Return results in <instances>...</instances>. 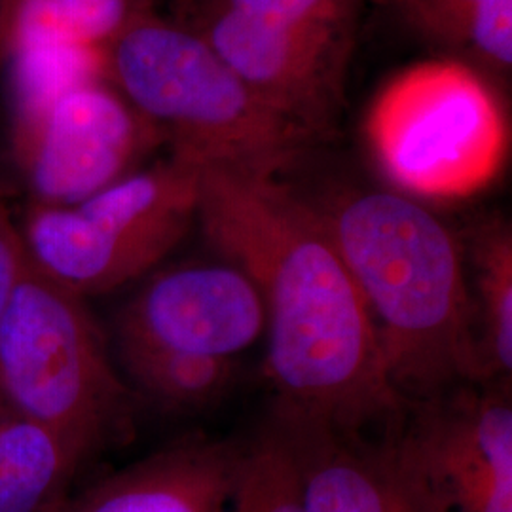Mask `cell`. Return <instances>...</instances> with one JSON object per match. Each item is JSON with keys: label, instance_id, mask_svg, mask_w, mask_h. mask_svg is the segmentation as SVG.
Wrapping results in <instances>:
<instances>
[{"label": "cell", "instance_id": "14", "mask_svg": "<svg viewBox=\"0 0 512 512\" xmlns=\"http://www.w3.org/2000/svg\"><path fill=\"white\" fill-rule=\"evenodd\" d=\"M476 332L486 380L505 378L512 370V238L509 226H482L463 245Z\"/></svg>", "mask_w": 512, "mask_h": 512}, {"label": "cell", "instance_id": "18", "mask_svg": "<svg viewBox=\"0 0 512 512\" xmlns=\"http://www.w3.org/2000/svg\"><path fill=\"white\" fill-rule=\"evenodd\" d=\"M194 6L230 12L285 37L355 44L365 0H192L184 12Z\"/></svg>", "mask_w": 512, "mask_h": 512}, {"label": "cell", "instance_id": "20", "mask_svg": "<svg viewBox=\"0 0 512 512\" xmlns=\"http://www.w3.org/2000/svg\"><path fill=\"white\" fill-rule=\"evenodd\" d=\"M171 2L175 4V8H177L179 12H183L184 8H186V6H188L192 0H171Z\"/></svg>", "mask_w": 512, "mask_h": 512}, {"label": "cell", "instance_id": "13", "mask_svg": "<svg viewBox=\"0 0 512 512\" xmlns=\"http://www.w3.org/2000/svg\"><path fill=\"white\" fill-rule=\"evenodd\" d=\"M156 0H0V59L31 46L103 52Z\"/></svg>", "mask_w": 512, "mask_h": 512}, {"label": "cell", "instance_id": "3", "mask_svg": "<svg viewBox=\"0 0 512 512\" xmlns=\"http://www.w3.org/2000/svg\"><path fill=\"white\" fill-rule=\"evenodd\" d=\"M105 76L164 137L205 165L277 173L315 141L262 101L198 33L154 10L103 50Z\"/></svg>", "mask_w": 512, "mask_h": 512}, {"label": "cell", "instance_id": "17", "mask_svg": "<svg viewBox=\"0 0 512 512\" xmlns=\"http://www.w3.org/2000/svg\"><path fill=\"white\" fill-rule=\"evenodd\" d=\"M226 512H306L293 435L279 418L247 440Z\"/></svg>", "mask_w": 512, "mask_h": 512}, {"label": "cell", "instance_id": "11", "mask_svg": "<svg viewBox=\"0 0 512 512\" xmlns=\"http://www.w3.org/2000/svg\"><path fill=\"white\" fill-rule=\"evenodd\" d=\"M279 420L293 435L306 512H431L385 435L370 440Z\"/></svg>", "mask_w": 512, "mask_h": 512}, {"label": "cell", "instance_id": "12", "mask_svg": "<svg viewBox=\"0 0 512 512\" xmlns=\"http://www.w3.org/2000/svg\"><path fill=\"white\" fill-rule=\"evenodd\" d=\"M88 461L0 403V512H63Z\"/></svg>", "mask_w": 512, "mask_h": 512}, {"label": "cell", "instance_id": "8", "mask_svg": "<svg viewBox=\"0 0 512 512\" xmlns=\"http://www.w3.org/2000/svg\"><path fill=\"white\" fill-rule=\"evenodd\" d=\"M484 384L406 404L385 431L431 512H512L511 393Z\"/></svg>", "mask_w": 512, "mask_h": 512}, {"label": "cell", "instance_id": "10", "mask_svg": "<svg viewBox=\"0 0 512 512\" xmlns=\"http://www.w3.org/2000/svg\"><path fill=\"white\" fill-rule=\"evenodd\" d=\"M247 442L190 437L71 497L63 512H226Z\"/></svg>", "mask_w": 512, "mask_h": 512}, {"label": "cell", "instance_id": "15", "mask_svg": "<svg viewBox=\"0 0 512 512\" xmlns=\"http://www.w3.org/2000/svg\"><path fill=\"white\" fill-rule=\"evenodd\" d=\"M418 33L495 71L512 65V0H393Z\"/></svg>", "mask_w": 512, "mask_h": 512}, {"label": "cell", "instance_id": "1", "mask_svg": "<svg viewBox=\"0 0 512 512\" xmlns=\"http://www.w3.org/2000/svg\"><path fill=\"white\" fill-rule=\"evenodd\" d=\"M196 222L260 293L275 416L349 435L393 427L403 401L387 380L365 300L315 203L277 173L205 165Z\"/></svg>", "mask_w": 512, "mask_h": 512}, {"label": "cell", "instance_id": "9", "mask_svg": "<svg viewBox=\"0 0 512 512\" xmlns=\"http://www.w3.org/2000/svg\"><path fill=\"white\" fill-rule=\"evenodd\" d=\"M264 330L266 311L255 283L224 260L150 275L118 313L116 342L238 359Z\"/></svg>", "mask_w": 512, "mask_h": 512}, {"label": "cell", "instance_id": "4", "mask_svg": "<svg viewBox=\"0 0 512 512\" xmlns=\"http://www.w3.org/2000/svg\"><path fill=\"white\" fill-rule=\"evenodd\" d=\"M131 397L86 298L29 264L0 323V403L90 461L128 435Z\"/></svg>", "mask_w": 512, "mask_h": 512}, {"label": "cell", "instance_id": "16", "mask_svg": "<svg viewBox=\"0 0 512 512\" xmlns=\"http://www.w3.org/2000/svg\"><path fill=\"white\" fill-rule=\"evenodd\" d=\"M118 357L129 389L167 412H194L217 403L238 370L236 359L139 346H118Z\"/></svg>", "mask_w": 512, "mask_h": 512}, {"label": "cell", "instance_id": "2", "mask_svg": "<svg viewBox=\"0 0 512 512\" xmlns=\"http://www.w3.org/2000/svg\"><path fill=\"white\" fill-rule=\"evenodd\" d=\"M315 207L361 291L404 406L488 382L465 249L450 228L391 190L348 192Z\"/></svg>", "mask_w": 512, "mask_h": 512}, {"label": "cell", "instance_id": "7", "mask_svg": "<svg viewBox=\"0 0 512 512\" xmlns=\"http://www.w3.org/2000/svg\"><path fill=\"white\" fill-rule=\"evenodd\" d=\"M10 145L27 203L73 205L147 165L165 141L97 76L10 118Z\"/></svg>", "mask_w": 512, "mask_h": 512}, {"label": "cell", "instance_id": "19", "mask_svg": "<svg viewBox=\"0 0 512 512\" xmlns=\"http://www.w3.org/2000/svg\"><path fill=\"white\" fill-rule=\"evenodd\" d=\"M29 264L19 220L0 196V323Z\"/></svg>", "mask_w": 512, "mask_h": 512}, {"label": "cell", "instance_id": "5", "mask_svg": "<svg viewBox=\"0 0 512 512\" xmlns=\"http://www.w3.org/2000/svg\"><path fill=\"white\" fill-rule=\"evenodd\" d=\"M202 167L169 152L73 205H33L19 220L40 274L82 298L152 272L196 224Z\"/></svg>", "mask_w": 512, "mask_h": 512}, {"label": "cell", "instance_id": "6", "mask_svg": "<svg viewBox=\"0 0 512 512\" xmlns=\"http://www.w3.org/2000/svg\"><path fill=\"white\" fill-rule=\"evenodd\" d=\"M366 139L397 192L427 200L482 190L509 150L494 92L459 61L420 63L395 76L370 107Z\"/></svg>", "mask_w": 512, "mask_h": 512}]
</instances>
